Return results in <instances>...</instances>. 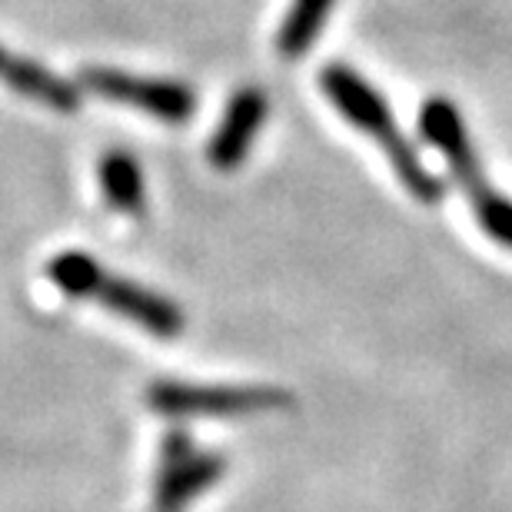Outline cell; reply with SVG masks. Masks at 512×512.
Returning <instances> with one entry per match:
<instances>
[{"instance_id":"obj_6","label":"cell","mask_w":512,"mask_h":512,"mask_svg":"<svg viewBox=\"0 0 512 512\" xmlns=\"http://www.w3.org/2000/svg\"><path fill=\"white\" fill-rule=\"evenodd\" d=\"M419 133H423L426 143H433V147L443 153L463 190L486 180L483 167H479V160H476L473 143H469L463 117H459V110L449 104L446 97H429L426 100L423 110H419Z\"/></svg>"},{"instance_id":"obj_4","label":"cell","mask_w":512,"mask_h":512,"mask_svg":"<svg viewBox=\"0 0 512 512\" xmlns=\"http://www.w3.org/2000/svg\"><path fill=\"white\" fill-rule=\"evenodd\" d=\"M227 459L217 453H193L187 433H170L163 439V463L157 479V503L153 512H183L213 479L223 476Z\"/></svg>"},{"instance_id":"obj_7","label":"cell","mask_w":512,"mask_h":512,"mask_svg":"<svg viewBox=\"0 0 512 512\" xmlns=\"http://www.w3.org/2000/svg\"><path fill=\"white\" fill-rule=\"evenodd\" d=\"M266 120V97L256 87H243L227 104L217 133L210 140V163L217 170H237L250 153L256 133Z\"/></svg>"},{"instance_id":"obj_10","label":"cell","mask_w":512,"mask_h":512,"mask_svg":"<svg viewBox=\"0 0 512 512\" xmlns=\"http://www.w3.org/2000/svg\"><path fill=\"white\" fill-rule=\"evenodd\" d=\"M333 4L336 0H293L280 24V34H276V50L283 57H300L303 50H310L313 40L320 37Z\"/></svg>"},{"instance_id":"obj_2","label":"cell","mask_w":512,"mask_h":512,"mask_svg":"<svg viewBox=\"0 0 512 512\" xmlns=\"http://www.w3.org/2000/svg\"><path fill=\"white\" fill-rule=\"evenodd\" d=\"M147 403L163 416H250L286 409L290 393L273 386H190V383H153Z\"/></svg>"},{"instance_id":"obj_3","label":"cell","mask_w":512,"mask_h":512,"mask_svg":"<svg viewBox=\"0 0 512 512\" xmlns=\"http://www.w3.org/2000/svg\"><path fill=\"white\" fill-rule=\"evenodd\" d=\"M80 84L90 94H100L127 107H140L143 114L157 117L163 124H187L193 110H197V94L187 84H177V80L137 77L110 67H84L80 70Z\"/></svg>"},{"instance_id":"obj_8","label":"cell","mask_w":512,"mask_h":512,"mask_svg":"<svg viewBox=\"0 0 512 512\" xmlns=\"http://www.w3.org/2000/svg\"><path fill=\"white\" fill-rule=\"evenodd\" d=\"M0 80H7L17 94L37 100V104H44V107H54L60 114H70V110L80 107V87H74L64 77L50 74L47 67L34 64V60L10 54L4 47H0Z\"/></svg>"},{"instance_id":"obj_9","label":"cell","mask_w":512,"mask_h":512,"mask_svg":"<svg viewBox=\"0 0 512 512\" xmlns=\"http://www.w3.org/2000/svg\"><path fill=\"white\" fill-rule=\"evenodd\" d=\"M100 187H104V197L114 210L127 213V217L143 213V173L130 153L110 150L100 160Z\"/></svg>"},{"instance_id":"obj_5","label":"cell","mask_w":512,"mask_h":512,"mask_svg":"<svg viewBox=\"0 0 512 512\" xmlns=\"http://www.w3.org/2000/svg\"><path fill=\"white\" fill-rule=\"evenodd\" d=\"M97 303H104L107 310H114L124 320L137 323L140 330H147L160 340H173L183 333V313L173 306L167 296L150 293L147 286L120 280V276L104 273V280L97 283Z\"/></svg>"},{"instance_id":"obj_12","label":"cell","mask_w":512,"mask_h":512,"mask_svg":"<svg viewBox=\"0 0 512 512\" xmlns=\"http://www.w3.org/2000/svg\"><path fill=\"white\" fill-rule=\"evenodd\" d=\"M466 193H469V200H473L479 227H483L493 240L503 243V247L512 250V203L506 197H499L486 180L476 183V187H469Z\"/></svg>"},{"instance_id":"obj_11","label":"cell","mask_w":512,"mask_h":512,"mask_svg":"<svg viewBox=\"0 0 512 512\" xmlns=\"http://www.w3.org/2000/svg\"><path fill=\"white\" fill-rule=\"evenodd\" d=\"M104 266H100L94 256L87 253H60L54 260L47 263V276L50 283L60 286L67 296H77V300H84V296H94L97 293V283L104 280Z\"/></svg>"},{"instance_id":"obj_1","label":"cell","mask_w":512,"mask_h":512,"mask_svg":"<svg viewBox=\"0 0 512 512\" xmlns=\"http://www.w3.org/2000/svg\"><path fill=\"white\" fill-rule=\"evenodd\" d=\"M320 87H323V94L333 100V107L340 110L353 127L370 133V137L386 150L396 177L403 180V187L413 193L419 203L443 200V193H446L443 180L433 177V173L423 167L419 153L409 147V140L396 130V120H393V114H389V104L376 94L370 80H363L353 67H346V64H330V67H323Z\"/></svg>"}]
</instances>
